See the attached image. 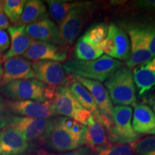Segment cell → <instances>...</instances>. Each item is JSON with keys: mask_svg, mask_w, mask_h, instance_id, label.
Listing matches in <instances>:
<instances>
[{"mask_svg": "<svg viewBox=\"0 0 155 155\" xmlns=\"http://www.w3.org/2000/svg\"><path fill=\"white\" fill-rule=\"evenodd\" d=\"M86 127L67 117L53 118L43 142L50 150L65 152L80 148L85 144Z\"/></svg>", "mask_w": 155, "mask_h": 155, "instance_id": "cell-1", "label": "cell"}, {"mask_svg": "<svg viewBox=\"0 0 155 155\" xmlns=\"http://www.w3.org/2000/svg\"><path fill=\"white\" fill-rule=\"evenodd\" d=\"M63 65L68 74L101 83L105 82L116 71L122 67L123 63L104 55L98 59L90 61L70 60Z\"/></svg>", "mask_w": 155, "mask_h": 155, "instance_id": "cell-2", "label": "cell"}, {"mask_svg": "<svg viewBox=\"0 0 155 155\" xmlns=\"http://www.w3.org/2000/svg\"><path fill=\"white\" fill-rule=\"evenodd\" d=\"M54 90L37 79L14 81L0 86V94L13 101H51Z\"/></svg>", "mask_w": 155, "mask_h": 155, "instance_id": "cell-3", "label": "cell"}, {"mask_svg": "<svg viewBox=\"0 0 155 155\" xmlns=\"http://www.w3.org/2000/svg\"><path fill=\"white\" fill-rule=\"evenodd\" d=\"M112 104L117 106L137 105L133 73L128 68H120L105 81Z\"/></svg>", "mask_w": 155, "mask_h": 155, "instance_id": "cell-4", "label": "cell"}, {"mask_svg": "<svg viewBox=\"0 0 155 155\" xmlns=\"http://www.w3.org/2000/svg\"><path fill=\"white\" fill-rule=\"evenodd\" d=\"M50 101L56 115L72 119L85 127L94 118L91 112L79 104L68 86L55 88Z\"/></svg>", "mask_w": 155, "mask_h": 155, "instance_id": "cell-5", "label": "cell"}, {"mask_svg": "<svg viewBox=\"0 0 155 155\" xmlns=\"http://www.w3.org/2000/svg\"><path fill=\"white\" fill-rule=\"evenodd\" d=\"M91 9L88 2H75L74 7L60 24L58 29L62 46H70L74 43L91 15Z\"/></svg>", "mask_w": 155, "mask_h": 155, "instance_id": "cell-6", "label": "cell"}, {"mask_svg": "<svg viewBox=\"0 0 155 155\" xmlns=\"http://www.w3.org/2000/svg\"><path fill=\"white\" fill-rule=\"evenodd\" d=\"M132 108L127 106H116L113 108V128L108 134V138L119 144H131L138 140L140 134L132 127Z\"/></svg>", "mask_w": 155, "mask_h": 155, "instance_id": "cell-7", "label": "cell"}, {"mask_svg": "<svg viewBox=\"0 0 155 155\" xmlns=\"http://www.w3.org/2000/svg\"><path fill=\"white\" fill-rule=\"evenodd\" d=\"M75 78L81 84L86 88L90 93L94 101L98 106L101 116V124L106 128L108 134L113 128V104L110 98L107 91L104 85L98 81L84 78L73 75Z\"/></svg>", "mask_w": 155, "mask_h": 155, "instance_id": "cell-8", "label": "cell"}, {"mask_svg": "<svg viewBox=\"0 0 155 155\" xmlns=\"http://www.w3.org/2000/svg\"><path fill=\"white\" fill-rule=\"evenodd\" d=\"M106 55L116 60L127 61L130 56V41L127 34L114 24L108 26V35L96 46Z\"/></svg>", "mask_w": 155, "mask_h": 155, "instance_id": "cell-9", "label": "cell"}, {"mask_svg": "<svg viewBox=\"0 0 155 155\" xmlns=\"http://www.w3.org/2000/svg\"><path fill=\"white\" fill-rule=\"evenodd\" d=\"M32 68L37 80L53 89L67 86L72 76L59 62L36 61L32 63Z\"/></svg>", "mask_w": 155, "mask_h": 155, "instance_id": "cell-10", "label": "cell"}, {"mask_svg": "<svg viewBox=\"0 0 155 155\" xmlns=\"http://www.w3.org/2000/svg\"><path fill=\"white\" fill-rule=\"evenodd\" d=\"M53 118L32 119L12 115L8 127L17 129L30 144L40 141L43 142L51 126Z\"/></svg>", "mask_w": 155, "mask_h": 155, "instance_id": "cell-11", "label": "cell"}, {"mask_svg": "<svg viewBox=\"0 0 155 155\" xmlns=\"http://www.w3.org/2000/svg\"><path fill=\"white\" fill-rule=\"evenodd\" d=\"M7 105L9 112L15 116L32 119H50L56 116L50 101L38 102L7 100Z\"/></svg>", "mask_w": 155, "mask_h": 155, "instance_id": "cell-12", "label": "cell"}, {"mask_svg": "<svg viewBox=\"0 0 155 155\" xmlns=\"http://www.w3.org/2000/svg\"><path fill=\"white\" fill-rule=\"evenodd\" d=\"M129 35L131 45L130 56L127 65L129 69H134L153 58L149 49L148 42L142 26L133 27L129 30Z\"/></svg>", "mask_w": 155, "mask_h": 155, "instance_id": "cell-13", "label": "cell"}, {"mask_svg": "<svg viewBox=\"0 0 155 155\" xmlns=\"http://www.w3.org/2000/svg\"><path fill=\"white\" fill-rule=\"evenodd\" d=\"M23 58L32 61H66L68 54L65 49L49 42L32 40L30 47L23 54Z\"/></svg>", "mask_w": 155, "mask_h": 155, "instance_id": "cell-14", "label": "cell"}, {"mask_svg": "<svg viewBox=\"0 0 155 155\" xmlns=\"http://www.w3.org/2000/svg\"><path fill=\"white\" fill-rule=\"evenodd\" d=\"M32 145L14 127H7L0 131V154L17 155L28 152Z\"/></svg>", "mask_w": 155, "mask_h": 155, "instance_id": "cell-15", "label": "cell"}, {"mask_svg": "<svg viewBox=\"0 0 155 155\" xmlns=\"http://www.w3.org/2000/svg\"><path fill=\"white\" fill-rule=\"evenodd\" d=\"M3 75L0 86L18 80L33 79L35 74L32 63L23 57H15L4 61Z\"/></svg>", "mask_w": 155, "mask_h": 155, "instance_id": "cell-16", "label": "cell"}, {"mask_svg": "<svg viewBox=\"0 0 155 155\" xmlns=\"http://www.w3.org/2000/svg\"><path fill=\"white\" fill-rule=\"evenodd\" d=\"M25 32L33 40L62 45L58 28L48 17L26 26Z\"/></svg>", "mask_w": 155, "mask_h": 155, "instance_id": "cell-17", "label": "cell"}, {"mask_svg": "<svg viewBox=\"0 0 155 155\" xmlns=\"http://www.w3.org/2000/svg\"><path fill=\"white\" fill-rule=\"evenodd\" d=\"M133 76L139 96L152 91L155 87V55L150 61L135 67Z\"/></svg>", "mask_w": 155, "mask_h": 155, "instance_id": "cell-18", "label": "cell"}, {"mask_svg": "<svg viewBox=\"0 0 155 155\" xmlns=\"http://www.w3.org/2000/svg\"><path fill=\"white\" fill-rule=\"evenodd\" d=\"M132 127L139 134L155 135V113L150 106L137 104L134 111Z\"/></svg>", "mask_w": 155, "mask_h": 155, "instance_id": "cell-19", "label": "cell"}, {"mask_svg": "<svg viewBox=\"0 0 155 155\" xmlns=\"http://www.w3.org/2000/svg\"><path fill=\"white\" fill-rule=\"evenodd\" d=\"M12 40L11 47L3 55V61L23 55L30 47L32 39L25 32V27L13 25L8 28Z\"/></svg>", "mask_w": 155, "mask_h": 155, "instance_id": "cell-20", "label": "cell"}, {"mask_svg": "<svg viewBox=\"0 0 155 155\" xmlns=\"http://www.w3.org/2000/svg\"><path fill=\"white\" fill-rule=\"evenodd\" d=\"M71 75L72 76L67 86H68L71 91L72 92L73 95L79 104L83 108L91 112L97 121L101 123V116L98 106L94 101V98L88 92V91L82 84H81L73 75Z\"/></svg>", "mask_w": 155, "mask_h": 155, "instance_id": "cell-21", "label": "cell"}, {"mask_svg": "<svg viewBox=\"0 0 155 155\" xmlns=\"http://www.w3.org/2000/svg\"><path fill=\"white\" fill-rule=\"evenodd\" d=\"M93 150L108 146V137L106 129L101 122L94 118L86 127L85 144Z\"/></svg>", "mask_w": 155, "mask_h": 155, "instance_id": "cell-22", "label": "cell"}, {"mask_svg": "<svg viewBox=\"0 0 155 155\" xmlns=\"http://www.w3.org/2000/svg\"><path fill=\"white\" fill-rule=\"evenodd\" d=\"M47 17L45 5L40 0H30L25 3L19 20L14 25L25 27Z\"/></svg>", "mask_w": 155, "mask_h": 155, "instance_id": "cell-23", "label": "cell"}, {"mask_svg": "<svg viewBox=\"0 0 155 155\" xmlns=\"http://www.w3.org/2000/svg\"><path fill=\"white\" fill-rule=\"evenodd\" d=\"M77 60L84 61H94L101 58L104 53L101 50L88 41L84 36L78 40L75 47Z\"/></svg>", "mask_w": 155, "mask_h": 155, "instance_id": "cell-24", "label": "cell"}, {"mask_svg": "<svg viewBox=\"0 0 155 155\" xmlns=\"http://www.w3.org/2000/svg\"><path fill=\"white\" fill-rule=\"evenodd\" d=\"M47 3L52 18L58 24H61L63 22L75 5V2L71 3L69 2L55 0L48 1Z\"/></svg>", "mask_w": 155, "mask_h": 155, "instance_id": "cell-25", "label": "cell"}, {"mask_svg": "<svg viewBox=\"0 0 155 155\" xmlns=\"http://www.w3.org/2000/svg\"><path fill=\"white\" fill-rule=\"evenodd\" d=\"M26 1L24 0H6L4 1L3 12L9 22L16 24L24 9Z\"/></svg>", "mask_w": 155, "mask_h": 155, "instance_id": "cell-26", "label": "cell"}, {"mask_svg": "<svg viewBox=\"0 0 155 155\" xmlns=\"http://www.w3.org/2000/svg\"><path fill=\"white\" fill-rule=\"evenodd\" d=\"M108 29V27L106 23H99L89 28L83 36L93 45L97 46L106 38Z\"/></svg>", "mask_w": 155, "mask_h": 155, "instance_id": "cell-27", "label": "cell"}, {"mask_svg": "<svg viewBox=\"0 0 155 155\" xmlns=\"http://www.w3.org/2000/svg\"><path fill=\"white\" fill-rule=\"evenodd\" d=\"M132 150L139 155H155V137H147L130 144Z\"/></svg>", "mask_w": 155, "mask_h": 155, "instance_id": "cell-28", "label": "cell"}, {"mask_svg": "<svg viewBox=\"0 0 155 155\" xmlns=\"http://www.w3.org/2000/svg\"><path fill=\"white\" fill-rule=\"evenodd\" d=\"M96 155H133V151L130 145L109 144L96 150Z\"/></svg>", "mask_w": 155, "mask_h": 155, "instance_id": "cell-29", "label": "cell"}, {"mask_svg": "<svg viewBox=\"0 0 155 155\" xmlns=\"http://www.w3.org/2000/svg\"><path fill=\"white\" fill-rule=\"evenodd\" d=\"M12 116L7 108V100L0 96V130L8 127Z\"/></svg>", "mask_w": 155, "mask_h": 155, "instance_id": "cell-30", "label": "cell"}, {"mask_svg": "<svg viewBox=\"0 0 155 155\" xmlns=\"http://www.w3.org/2000/svg\"><path fill=\"white\" fill-rule=\"evenodd\" d=\"M142 27L147 38L149 49L154 57L155 55V24Z\"/></svg>", "mask_w": 155, "mask_h": 155, "instance_id": "cell-31", "label": "cell"}, {"mask_svg": "<svg viewBox=\"0 0 155 155\" xmlns=\"http://www.w3.org/2000/svg\"><path fill=\"white\" fill-rule=\"evenodd\" d=\"M57 155H94V150L88 147H82L77 150Z\"/></svg>", "mask_w": 155, "mask_h": 155, "instance_id": "cell-32", "label": "cell"}, {"mask_svg": "<svg viewBox=\"0 0 155 155\" xmlns=\"http://www.w3.org/2000/svg\"><path fill=\"white\" fill-rule=\"evenodd\" d=\"M9 38L8 34L5 30L0 29V53H3L9 47Z\"/></svg>", "mask_w": 155, "mask_h": 155, "instance_id": "cell-33", "label": "cell"}, {"mask_svg": "<svg viewBox=\"0 0 155 155\" xmlns=\"http://www.w3.org/2000/svg\"><path fill=\"white\" fill-rule=\"evenodd\" d=\"M137 5L141 8L147 9H154L155 10V0H141L137 2Z\"/></svg>", "mask_w": 155, "mask_h": 155, "instance_id": "cell-34", "label": "cell"}, {"mask_svg": "<svg viewBox=\"0 0 155 155\" xmlns=\"http://www.w3.org/2000/svg\"><path fill=\"white\" fill-rule=\"evenodd\" d=\"M9 28V22L7 17L3 14V12H0V29L5 30Z\"/></svg>", "mask_w": 155, "mask_h": 155, "instance_id": "cell-35", "label": "cell"}, {"mask_svg": "<svg viewBox=\"0 0 155 155\" xmlns=\"http://www.w3.org/2000/svg\"><path fill=\"white\" fill-rule=\"evenodd\" d=\"M148 104L151 106V108L153 110V111L155 113V91L150 95V98L148 99Z\"/></svg>", "mask_w": 155, "mask_h": 155, "instance_id": "cell-36", "label": "cell"}, {"mask_svg": "<svg viewBox=\"0 0 155 155\" xmlns=\"http://www.w3.org/2000/svg\"><path fill=\"white\" fill-rule=\"evenodd\" d=\"M35 155H52V154H48V152H46L45 151H43V150H40L39 151V152L37 153Z\"/></svg>", "mask_w": 155, "mask_h": 155, "instance_id": "cell-37", "label": "cell"}, {"mask_svg": "<svg viewBox=\"0 0 155 155\" xmlns=\"http://www.w3.org/2000/svg\"><path fill=\"white\" fill-rule=\"evenodd\" d=\"M2 75H3V68L1 63H0V81H1L2 78Z\"/></svg>", "mask_w": 155, "mask_h": 155, "instance_id": "cell-38", "label": "cell"}, {"mask_svg": "<svg viewBox=\"0 0 155 155\" xmlns=\"http://www.w3.org/2000/svg\"><path fill=\"white\" fill-rule=\"evenodd\" d=\"M4 1H0V12H3Z\"/></svg>", "mask_w": 155, "mask_h": 155, "instance_id": "cell-39", "label": "cell"}, {"mask_svg": "<svg viewBox=\"0 0 155 155\" xmlns=\"http://www.w3.org/2000/svg\"><path fill=\"white\" fill-rule=\"evenodd\" d=\"M17 155H26V154H17Z\"/></svg>", "mask_w": 155, "mask_h": 155, "instance_id": "cell-40", "label": "cell"}]
</instances>
